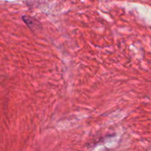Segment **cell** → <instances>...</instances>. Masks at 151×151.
Returning a JSON list of instances; mask_svg holds the SVG:
<instances>
[]
</instances>
